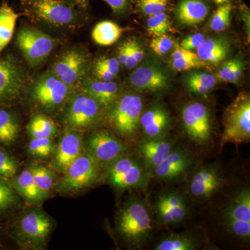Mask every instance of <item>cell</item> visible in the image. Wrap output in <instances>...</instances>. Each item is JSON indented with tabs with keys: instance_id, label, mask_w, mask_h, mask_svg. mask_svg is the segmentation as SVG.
Here are the masks:
<instances>
[{
	"instance_id": "6",
	"label": "cell",
	"mask_w": 250,
	"mask_h": 250,
	"mask_svg": "<svg viewBox=\"0 0 250 250\" xmlns=\"http://www.w3.org/2000/svg\"><path fill=\"white\" fill-rule=\"evenodd\" d=\"M99 175L100 166L88 153L83 152L67 167L54 187L61 192L80 191L93 185Z\"/></svg>"
},
{
	"instance_id": "49",
	"label": "cell",
	"mask_w": 250,
	"mask_h": 250,
	"mask_svg": "<svg viewBox=\"0 0 250 250\" xmlns=\"http://www.w3.org/2000/svg\"><path fill=\"white\" fill-rule=\"evenodd\" d=\"M93 75L97 80L102 81H113V79L116 77L106 69L95 64L93 67Z\"/></svg>"
},
{
	"instance_id": "10",
	"label": "cell",
	"mask_w": 250,
	"mask_h": 250,
	"mask_svg": "<svg viewBox=\"0 0 250 250\" xmlns=\"http://www.w3.org/2000/svg\"><path fill=\"white\" fill-rule=\"evenodd\" d=\"M26 82L25 72L14 57H0V106L17 102L24 93Z\"/></svg>"
},
{
	"instance_id": "24",
	"label": "cell",
	"mask_w": 250,
	"mask_h": 250,
	"mask_svg": "<svg viewBox=\"0 0 250 250\" xmlns=\"http://www.w3.org/2000/svg\"><path fill=\"white\" fill-rule=\"evenodd\" d=\"M174 13L181 25L191 27L205 21L209 6L204 0H179Z\"/></svg>"
},
{
	"instance_id": "5",
	"label": "cell",
	"mask_w": 250,
	"mask_h": 250,
	"mask_svg": "<svg viewBox=\"0 0 250 250\" xmlns=\"http://www.w3.org/2000/svg\"><path fill=\"white\" fill-rule=\"evenodd\" d=\"M74 88L64 83L51 71L36 77L31 89L33 100L47 111L62 107L71 98Z\"/></svg>"
},
{
	"instance_id": "47",
	"label": "cell",
	"mask_w": 250,
	"mask_h": 250,
	"mask_svg": "<svg viewBox=\"0 0 250 250\" xmlns=\"http://www.w3.org/2000/svg\"><path fill=\"white\" fill-rule=\"evenodd\" d=\"M111 8L113 13L124 14L129 8L130 0H103Z\"/></svg>"
},
{
	"instance_id": "4",
	"label": "cell",
	"mask_w": 250,
	"mask_h": 250,
	"mask_svg": "<svg viewBox=\"0 0 250 250\" xmlns=\"http://www.w3.org/2000/svg\"><path fill=\"white\" fill-rule=\"evenodd\" d=\"M223 143H248L250 139V99L241 93L225 110Z\"/></svg>"
},
{
	"instance_id": "42",
	"label": "cell",
	"mask_w": 250,
	"mask_h": 250,
	"mask_svg": "<svg viewBox=\"0 0 250 250\" xmlns=\"http://www.w3.org/2000/svg\"><path fill=\"white\" fill-rule=\"evenodd\" d=\"M172 68L177 71L182 72L192 70V69L201 68L207 65L200 59H188V60H172L171 62Z\"/></svg>"
},
{
	"instance_id": "36",
	"label": "cell",
	"mask_w": 250,
	"mask_h": 250,
	"mask_svg": "<svg viewBox=\"0 0 250 250\" xmlns=\"http://www.w3.org/2000/svg\"><path fill=\"white\" fill-rule=\"evenodd\" d=\"M55 148V143L51 138L31 139L28 144L29 153L37 158L49 157L53 154Z\"/></svg>"
},
{
	"instance_id": "30",
	"label": "cell",
	"mask_w": 250,
	"mask_h": 250,
	"mask_svg": "<svg viewBox=\"0 0 250 250\" xmlns=\"http://www.w3.org/2000/svg\"><path fill=\"white\" fill-rule=\"evenodd\" d=\"M186 82L190 92L206 98L216 85L217 79L207 72H192L187 77Z\"/></svg>"
},
{
	"instance_id": "50",
	"label": "cell",
	"mask_w": 250,
	"mask_h": 250,
	"mask_svg": "<svg viewBox=\"0 0 250 250\" xmlns=\"http://www.w3.org/2000/svg\"><path fill=\"white\" fill-rule=\"evenodd\" d=\"M131 45V40L126 41L123 42L118 49V55H117V59L119 62L120 64L122 65H125L126 60H127L128 55Z\"/></svg>"
},
{
	"instance_id": "45",
	"label": "cell",
	"mask_w": 250,
	"mask_h": 250,
	"mask_svg": "<svg viewBox=\"0 0 250 250\" xmlns=\"http://www.w3.org/2000/svg\"><path fill=\"white\" fill-rule=\"evenodd\" d=\"M172 60H188V59H197V54L194 53L191 50L184 49L182 46H176L175 49L171 55Z\"/></svg>"
},
{
	"instance_id": "39",
	"label": "cell",
	"mask_w": 250,
	"mask_h": 250,
	"mask_svg": "<svg viewBox=\"0 0 250 250\" xmlns=\"http://www.w3.org/2000/svg\"><path fill=\"white\" fill-rule=\"evenodd\" d=\"M17 170L16 161L7 153L0 150V177L11 178L16 175Z\"/></svg>"
},
{
	"instance_id": "18",
	"label": "cell",
	"mask_w": 250,
	"mask_h": 250,
	"mask_svg": "<svg viewBox=\"0 0 250 250\" xmlns=\"http://www.w3.org/2000/svg\"><path fill=\"white\" fill-rule=\"evenodd\" d=\"M193 164V157L190 153L182 148H174L152 172L156 178L170 182L181 178Z\"/></svg>"
},
{
	"instance_id": "17",
	"label": "cell",
	"mask_w": 250,
	"mask_h": 250,
	"mask_svg": "<svg viewBox=\"0 0 250 250\" xmlns=\"http://www.w3.org/2000/svg\"><path fill=\"white\" fill-rule=\"evenodd\" d=\"M54 153L51 166L63 173L83 153V136L77 130H69L62 136Z\"/></svg>"
},
{
	"instance_id": "22",
	"label": "cell",
	"mask_w": 250,
	"mask_h": 250,
	"mask_svg": "<svg viewBox=\"0 0 250 250\" xmlns=\"http://www.w3.org/2000/svg\"><path fill=\"white\" fill-rule=\"evenodd\" d=\"M170 125V114L159 104L148 108L142 113L140 118V128L145 137L148 139L166 136Z\"/></svg>"
},
{
	"instance_id": "2",
	"label": "cell",
	"mask_w": 250,
	"mask_h": 250,
	"mask_svg": "<svg viewBox=\"0 0 250 250\" xmlns=\"http://www.w3.org/2000/svg\"><path fill=\"white\" fill-rule=\"evenodd\" d=\"M150 174L142 160L126 154L105 166V179L118 190L144 188Z\"/></svg>"
},
{
	"instance_id": "7",
	"label": "cell",
	"mask_w": 250,
	"mask_h": 250,
	"mask_svg": "<svg viewBox=\"0 0 250 250\" xmlns=\"http://www.w3.org/2000/svg\"><path fill=\"white\" fill-rule=\"evenodd\" d=\"M89 57L83 49H67L54 61L49 71L72 88L81 86L87 78Z\"/></svg>"
},
{
	"instance_id": "27",
	"label": "cell",
	"mask_w": 250,
	"mask_h": 250,
	"mask_svg": "<svg viewBox=\"0 0 250 250\" xmlns=\"http://www.w3.org/2000/svg\"><path fill=\"white\" fill-rule=\"evenodd\" d=\"M126 28L122 27L112 21H103L98 23L92 31V38L99 45L110 46L119 40Z\"/></svg>"
},
{
	"instance_id": "15",
	"label": "cell",
	"mask_w": 250,
	"mask_h": 250,
	"mask_svg": "<svg viewBox=\"0 0 250 250\" xmlns=\"http://www.w3.org/2000/svg\"><path fill=\"white\" fill-rule=\"evenodd\" d=\"M156 219L164 225L181 223L188 214L187 198L180 192L169 190L161 193L154 205Z\"/></svg>"
},
{
	"instance_id": "44",
	"label": "cell",
	"mask_w": 250,
	"mask_h": 250,
	"mask_svg": "<svg viewBox=\"0 0 250 250\" xmlns=\"http://www.w3.org/2000/svg\"><path fill=\"white\" fill-rule=\"evenodd\" d=\"M95 65L104 67L106 70L111 72L112 74L117 76L120 70V64L118 59L116 58H100L95 62Z\"/></svg>"
},
{
	"instance_id": "51",
	"label": "cell",
	"mask_w": 250,
	"mask_h": 250,
	"mask_svg": "<svg viewBox=\"0 0 250 250\" xmlns=\"http://www.w3.org/2000/svg\"><path fill=\"white\" fill-rule=\"evenodd\" d=\"M66 1L82 8H85L87 6V0H66Z\"/></svg>"
},
{
	"instance_id": "26",
	"label": "cell",
	"mask_w": 250,
	"mask_h": 250,
	"mask_svg": "<svg viewBox=\"0 0 250 250\" xmlns=\"http://www.w3.org/2000/svg\"><path fill=\"white\" fill-rule=\"evenodd\" d=\"M12 186L29 203H39L48 197L37 187L29 169L22 171L14 179Z\"/></svg>"
},
{
	"instance_id": "21",
	"label": "cell",
	"mask_w": 250,
	"mask_h": 250,
	"mask_svg": "<svg viewBox=\"0 0 250 250\" xmlns=\"http://www.w3.org/2000/svg\"><path fill=\"white\" fill-rule=\"evenodd\" d=\"M175 143V140L170 136L154 139L146 138L139 143V154L144 164L152 172L170 154Z\"/></svg>"
},
{
	"instance_id": "11",
	"label": "cell",
	"mask_w": 250,
	"mask_h": 250,
	"mask_svg": "<svg viewBox=\"0 0 250 250\" xmlns=\"http://www.w3.org/2000/svg\"><path fill=\"white\" fill-rule=\"evenodd\" d=\"M103 110L93 98L82 92L70 98L64 121L71 129H88L100 121Z\"/></svg>"
},
{
	"instance_id": "37",
	"label": "cell",
	"mask_w": 250,
	"mask_h": 250,
	"mask_svg": "<svg viewBox=\"0 0 250 250\" xmlns=\"http://www.w3.org/2000/svg\"><path fill=\"white\" fill-rule=\"evenodd\" d=\"M169 4V0H137V6L146 16L165 12Z\"/></svg>"
},
{
	"instance_id": "13",
	"label": "cell",
	"mask_w": 250,
	"mask_h": 250,
	"mask_svg": "<svg viewBox=\"0 0 250 250\" xmlns=\"http://www.w3.org/2000/svg\"><path fill=\"white\" fill-rule=\"evenodd\" d=\"M182 121L184 130L192 141L205 144L211 139V117L204 104L190 103L183 108Z\"/></svg>"
},
{
	"instance_id": "52",
	"label": "cell",
	"mask_w": 250,
	"mask_h": 250,
	"mask_svg": "<svg viewBox=\"0 0 250 250\" xmlns=\"http://www.w3.org/2000/svg\"><path fill=\"white\" fill-rule=\"evenodd\" d=\"M213 2L218 5H221L225 4V3H228L230 0H212Z\"/></svg>"
},
{
	"instance_id": "38",
	"label": "cell",
	"mask_w": 250,
	"mask_h": 250,
	"mask_svg": "<svg viewBox=\"0 0 250 250\" xmlns=\"http://www.w3.org/2000/svg\"><path fill=\"white\" fill-rule=\"evenodd\" d=\"M16 200L17 196L14 189L0 177V210L11 208Z\"/></svg>"
},
{
	"instance_id": "1",
	"label": "cell",
	"mask_w": 250,
	"mask_h": 250,
	"mask_svg": "<svg viewBox=\"0 0 250 250\" xmlns=\"http://www.w3.org/2000/svg\"><path fill=\"white\" fill-rule=\"evenodd\" d=\"M116 228L130 246L146 244L154 230L152 215L146 202L138 197L126 202L117 215Z\"/></svg>"
},
{
	"instance_id": "25",
	"label": "cell",
	"mask_w": 250,
	"mask_h": 250,
	"mask_svg": "<svg viewBox=\"0 0 250 250\" xmlns=\"http://www.w3.org/2000/svg\"><path fill=\"white\" fill-rule=\"evenodd\" d=\"M230 51L228 40L223 38L206 39L197 49V55L207 64L217 65L228 57Z\"/></svg>"
},
{
	"instance_id": "32",
	"label": "cell",
	"mask_w": 250,
	"mask_h": 250,
	"mask_svg": "<svg viewBox=\"0 0 250 250\" xmlns=\"http://www.w3.org/2000/svg\"><path fill=\"white\" fill-rule=\"evenodd\" d=\"M199 247V241L189 233H179L164 238L156 245V250H194Z\"/></svg>"
},
{
	"instance_id": "19",
	"label": "cell",
	"mask_w": 250,
	"mask_h": 250,
	"mask_svg": "<svg viewBox=\"0 0 250 250\" xmlns=\"http://www.w3.org/2000/svg\"><path fill=\"white\" fill-rule=\"evenodd\" d=\"M134 89L141 92H159L169 85V77L160 67L153 65H143L134 70L128 78Z\"/></svg>"
},
{
	"instance_id": "34",
	"label": "cell",
	"mask_w": 250,
	"mask_h": 250,
	"mask_svg": "<svg viewBox=\"0 0 250 250\" xmlns=\"http://www.w3.org/2000/svg\"><path fill=\"white\" fill-rule=\"evenodd\" d=\"M231 11L232 6L230 3L220 5L210 19V29L217 33L226 30L231 24Z\"/></svg>"
},
{
	"instance_id": "14",
	"label": "cell",
	"mask_w": 250,
	"mask_h": 250,
	"mask_svg": "<svg viewBox=\"0 0 250 250\" xmlns=\"http://www.w3.org/2000/svg\"><path fill=\"white\" fill-rule=\"evenodd\" d=\"M127 152L121 140L105 130L93 133L87 141V153L99 166H106Z\"/></svg>"
},
{
	"instance_id": "9",
	"label": "cell",
	"mask_w": 250,
	"mask_h": 250,
	"mask_svg": "<svg viewBox=\"0 0 250 250\" xmlns=\"http://www.w3.org/2000/svg\"><path fill=\"white\" fill-rule=\"evenodd\" d=\"M66 0H31L33 15L41 22L55 27H69L76 24L78 12Z\"/></svg>"
},
{
	"instance_id": "23",
	"label": "cell",
	"mask_w": 250,
	"mask_h": 250,
	"mask_svg": "<svg viewBox=\"0 0 250 250\" xmlns=\"http://www.w3.org/2000/svg\"><path fill=\"white\" fill-rule=\"evenodd\" d=\"M82 92L93 98L103 109L108 110L121 95V86L114 81L88 78L81 85Z\"/></svg>"
},
{
	"instance_id": "40",
	"label": "cell",
	"mask_w": 250,
	"mask_h": 250,
	"mask_svg": "<svg viewBox=\"0 0 250 250\" xmlns=\"http://www.w3.org/2000/svg\"><path fill=\"white\" fill-rule=\"evenodd\" d=\"M149 47L154 53L159 56L167 54L174 47V41L170 36L162 35L154 37L151 41Z\"/></svg>"
},
{
	"instance_id": "3",
	"label": "cell",
	"mask_w": 250,
	"mask_h": 250,
	"mask_svg": "<svg viewBox=\"0 0 250 250\" xmlns=\"http://www.w3.org/2000/svg\"><path fill=\"white\" fill-rule=\"evenodd\" d=\"M143 108V99L139 95L121 94L108 110L110 124L118 134L131 139L140 129Z\"/></svg>"
},
{
	"instance_id": "20",
	"label": "cell",
	"mask_w": 250,
	"mask_h": 250,
	"mask_svg": "<svg viewBox=\"0 0 250 250\" xmlns=\"http://www.w3.org/2000/svg\"><path fill=\"white\" fill-rule=\"evenodd\" d=\"M223 184V178L213 166H202L190 179L189 190L197 199H207L218 191Z\"/></svg>"
},
{
	"instance_id": "46",
	"label": "cell",
	"mask_w": 250,
	"mask_h": 250,
	"mask_svg": "<svg viewBox=\"0 0 250 250\" xmlns=\"http://www.w3.org/2000/svg\"><path fill=\"white\" fill-rule=\"evenodd\" d=\"M237 61H238V58L225 62L220 70H219L217 78L223 82H228L229 78L233 68L236 66Z\"/></svg>"
},
{
	"instance_id": "12",
	"label": "cell",
	"mask_w": 250,
	"mask_h": 250,
	"mask_svg": "<svg viewBox=\"0 0 250 250\" xmlns=\"http://www.w3.org/2000/svg\"><path fill=\"white\" fill-rule=\"evenodd\" d=\"M227 229L234 236L244 241L250 238V190L242 189L224 212Z\"/></svg>"
},
{
	"instance_id": "35",
	"label": "cell",
	"mask_w": 250,
	"mask_h": 250,
	"mask_svg": "<svg viewBox=\"0 0 250 250\" xmlns=\"http://www.w3.org/2000/svg\"><path fill=\"white\" fill-rule=\"evenodd\" d=\"M146 25L149 35L154 37L165 35L171 29L168 16L165 12L149 16Z\"/></svg>"
},
{
	"instance_id": "16",
	"label": "cell",
	"mask_w": 250,
	"mask_h": 250,
	"mask_svg": "<svg viewBox=\"0 0 250 250\" xmlns=\"http://www.w3.org/2000/svg\"><path fill=\"white\" fill-rule=\"evenodd\" d=\"M52 223L45 212L31 210L21 218L18 225L20 236L34 246H41L46 241L52 230Z\"/></svg>"
},
{
	"instance_id": "28",
	"label": "cell",
	"mask_w": 250,
	"mask_h": 250,
	"mask_svg": "<svg viewBox=\"0 0 250 250\" xmlns=\"http://www.w3.org/2000/svg\"><path fill=\"white\" fill-rule=\"evenodd\" d=\"M19 16L7 3L0 6V55L12 39Z\"/></svg>"
},
{
	"instance_id": "8",
	"label": "cell",
	"mask_w": 250,
	"mask_h": 250,
	"mask_svg": "<svg viewBox=\"0 0 250 250\" xmlns=\"http://www.w3.org/2000/svg\"><path fill=\"white\" fill-rule=\"evenodd\" d=\"M16 45L31 67L45 62L55 48L57 40L33 27L21 28L16 38Z\"/></svg>"
},
{
	"instance_id": "31",
	"label": "cell",
	"mask_w": 250,
	"mask_h": 250,
	"mask_svg": "<svg viewBox=\"0 0 250 250\" xmlns=\"http://www.w3.org/2000/svg\"><path fill=\"white\" fill-rule=\"evenodd\" d=\"M20 124L14 113L0 108V143L11 144L19 135Z\"/></svg>"
},
{
	"instance_id": "33",
	"label": "cell",
	"mask_w": 250,
	"mask_h": 250,
	"mask_svg": "<svg viewBox=\"0 0 250 250\" xmlns=\"http://www.w3.org/2000/svg\"><path fill=\"white\" fill-rule=\"evenodd\" d=\"M37 187L48 195L51 189L55 185L56 173L53 169L41 165H32L29 167Z\"/></svg>"
},
{
	"instance_id": "48",
	"label": "cell",
	"mask_w": 250,
	"mask_h": 250,
	"mask_svg": "<svg viewBox=\"0 0 250 250\" xmlns=\"http://www.w3.org/2000/svg\"><path fill=\"white\" fill-rule=\"evenodd\" d=\"M245 68V62L241 58H238L236 66L233 68L229 78L228 82L229 83H235L237 84L239 82L240 79L243 75V70Z\"/></svg>"
},
{
	"instance_id": "43",
	"label": "cell",
	"mask_w": 250,
	"mask_h": 250,
	"mask_svg": "<svg viewBox=\"0 0 250 250\" xmlns=\"http://www.w3.org/2000/svg\"><path fill=\"white\" fill-rule=\"evenodd\" d=\"M206 39L205 35L198 33V34H192L185 38L182 41L181 46L184 49H188V50H192V49H197L202 45V42Z\"/></svg>"
},
{
	"instance_id": "41",
	"label": "cell",
	"mask_w": 250,
	"mask_h": 250,
	"mask_svg": "<svg viewBox=\"0 0 250 250\" xmlns=\"http://www.w3.org/2000/svg\"><path fill=\"white\" fill-rule=\"evenodd\" d=\"M143 58H144V50L141 45L137 41L131 40L129 55L125 66L129 70L134 68L142 62Z\"/></svg>"
},
{
	"instance_id": "29",
	"label": "cell",
	"mask_w": 250,
	"mask_h": 250,
	"mask_svg": "<svg viewBox=\"0 0 250 250\" xmlns=\"http://www.w3.org/2000/svg\"><path fill=\"white\" fill-rule=\"evenodd\" d=\"M27 131L31 139H53L54 136L59 134L60 130L49 117L41 113H36L31 117L28 123Z\"/></svg>"
}]
</instances>
